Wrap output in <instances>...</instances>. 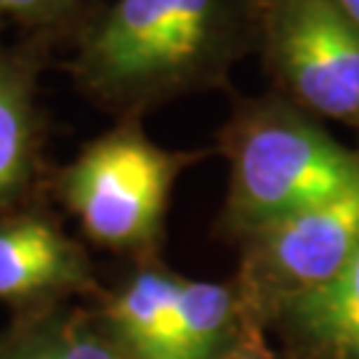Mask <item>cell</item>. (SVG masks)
Instances as JSON below:
<instances>
[{
	"mask_svg": "<svg viewBox=\"0 0 359 359\" xmlns=\"http://www.w3.org/2000/svg\"><path fill=\"white\" fill-rule=\"evenodd\" d=\"M243 0H117L93 27L80 69L115 99H149L200 83L229 62Z\"/></svg>",
	"mask_w": 359,
	"mask_h": 359,
	"instance_id": "1",
	"label": "cell"
},
{
	"mask_svg": "<svg viewBox=\"0 0 359 359\" xmlns=\"http://www.w3.org/2000/svg\"><path fill=\"white\" fill-rule=\"evenodd\" d=\"M359 181V154L290 112H261L231 139L229 218L261 231L346 192Z\"/></svg>",
	"mask_w": 359,
	"mask_h": 359,
	"instance_id": "2",
	"label": "cell"
},
{
	"mask_svg": "<svg viewBox=\"0 0 359 359\" xmlns=\"http://www.w3.org/2000/svg\"><path fill=\"white\" fill-rule=\"evenodd\" d=\"M176 173L179 157L136 130H117L93 142L67 168L62 192L96 243L136 248L160 229Z\"/></svg>",
	"mask_w": 359,
	"mask_h": 359,
	"instance_id": "3",
	"label": "cell"
},
{
	"mask_svg": "<svg viewBox=\"0 0 359 359\" xmlns=\"http://www.w3.org/2000/svg\"><path fill=\"white\" fill-rule=\"evenodd\" d=\"M271 51L306 107L359 123V27L338 0H274Z\"/></svg>",
	"mask_w": 359,
	"mask_h": 359,
	"instance_id": "4",
	"label": "cell"
},
{
	"mask_svg": "<svg viewBox=\"0 0 359 359\" xmlns=\"http://www.w3.org/2000/svg\"><path fill=\"white\" fill-rule=\"evenodd\" d=\"M359 250V181L320 205L256 231L250 277L261 295L285 301L330 283Z\"/></svg>",
	"mask_w": 359,
	"mask_h": 359,
	"instance_id": "5",
	"label": "cell"
},
{
	"mask_svg": "<svg viewBox=\"0 0 359 359\" xmlns=\"http://www.w3.org/2000/svg\"><path fill=\"white\" fill-rule=\"evenodd\" d=\"M88 283L75 243L43 218L0 221V301L72 290Z\"/></svg>",
	"mask_w": 359,
	"mask_h": 359,
	"instance_id": "6",
	"label": "cell"
},
{
	"mask_svg": "<svg viewBox=\"0 0 359 359\" xmlns=\"http://www.w3.org/2000/svg\"><path fill=\"white\" fill-rule=\"evenodd\" d=\"M280 317L311 359H359V250L330 283L280 301Z\"/></svg>",
	"mask_w": 359,
	"mask_h": 359,
	"instance_id": "7",
	"label": "cell"
},
{
	"mask_svg": "<svg viewBox=\"0 0 359 359\" xmlns=\"http://www.w3.org/2000/svg\"><path fill=\"white\" fill-rule=\"evenodd\" d=\"M234 335V295L216 283L179 280L157 359H224Z\"/></svg>",
	"mask_w": 359,
	"mask_h": 359,
	"instance_id": "8",
	"label": "cell"
},
{
	"mask_svg": "<svg viewBox=\"0 0 359 359\" xmlns=\"http://www.w3.org/2000/svg\"><path fill=\"white\" fill-rule=\"evenodd\" d=\"M181 277L160 269L139 271L112 298L107 322L109 335L126 359H157Z\"/></svg>",
	"mask_w": 359,
	"mask_h": 359,
	"instance_id": "9",
	"label": "cell"
},
{
	"mask_svg": "<svg viewBox=\"0 0 359 359\" xmlns=\"http://www.w3.org/2000/svg\"><path fill=\"white\" fill-rule=\"evenodd\" d=\"M0 359H126L112 341L80 314L19 325L0 338Z\"/></svg>",
	"mask_w": 359,
	"mask_h": 359,
	"instance_id": "10",
	"label": "cell"
},
{
	"mask_svg": "<svg viewBox=\"0 0 359 359\" xmlns=\"http://www.w3.org/2000/svg\"><path fill=\"white\" fill-rule=\"evenodd\" d=\"M32 154L29 80L16 65L0 62V203L22 184Z\"/></svg>",
	"mask_w": 359,
	"mask_h": 359,
	"instance_id": "11",
	"label": "cell"
},
{
	"mask_svg": "<svg viewBox=\"0 0 359 359\" xmlns=\"http://www.w3.org/2000/svg\"><path fill=\"white\" fill-rule=\"evenodd\" d=\"M69 6L72 0H0V16H16L25 22H51Z\"/></svg>",
	"mask_w": 359,
	"mask_h": 359,
	"instance_id": "12",
	"label": "cell"
},
{
	"mask_svg": "<svg viewBox=\"0 0 359 359\" xmlns=\"http://www.w3.org/2000/svg\"><path fill=\"white\" fill-rule=\"evenodd\" d=\"M224 359H274V357H271L264 346H258L256 341H245L243 346L229 348V351L224 354Z\"/></svg>",
	"mask_w": 359,
	"mask_h": 359,
	"instance_id": "13",
	"label": "cell"
},
{
	"mask_svg": "<svg viewBox=\"0 0 359 359\" xmlns=\"http://www.w3.org/2000/svg\"><path fill=\"white\" fill-rule=\"evenodd\" d=\"M338 6H341L344 13H346L348 19L359 27V0H338Z\"/></svg>",
	"mask_w": 359,
	"mask_h": 359,
	"instance_id": "14",
	"label": "cell"
}]
</instances>
